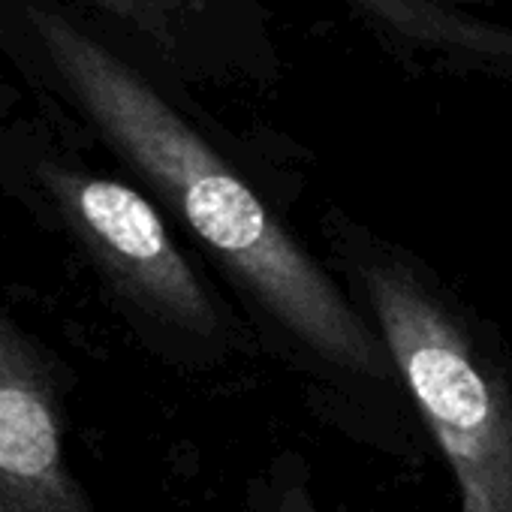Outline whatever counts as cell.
<instances>
[{
    "label": "cell",
    "mask_w": 512,
    "mask_h": 512,
    "mask_svg": "<svg viewBox=\"0 0 512 512\" xmlns=\"http://www.w3.org/2000/svg\"><path fill=\"white\" fill-rule=\"evenodd\" d=\"M31 22L97 130L293 341L353 377L395 374L380 332L350 308L260 196L136 70L58 13L31 10Z\"/></svg>",
    "instance_id": "6da1fadb"
},
{
    "label": "cell",
    "mask_w": 512,
    "mask_h": 512,
    "mask_svg": "<svg viewBox=\"0 0 512 512\" xmlns=\"http://www.w3.org/2000/svg\"><path fill=\"white\" fill-rule=\"evenodd\" d=\"M43 178L85 247L148 314L193 338L220 332L202 281L142 193L112 178L58 166H46Z\"/></svg>",
    "instance_id": "3957f363"
},
{
    "label": "cell",
    "mask_w": 512,
    "mask_h": 512,
    "mask_svg": "<svg viewBox=\"0 0 512 512\" xmlns=\"http://www.w3.org/2000/svg\"><path fill=\"white\" fill-rule=\"evenodd\" d=\"M395 374L458 485V512H512V380L425 281L395 260L362 269Z\"/></svg>",
    "instance_id": "7a4b0ae2"
},
{
    "label": "cell",
    "mask_w": 512,
    "mask_h": 512,
    "mask_svg": "<svg viewBox=\"0 0 512 512\" xmlns=\"http://www.w3.org/2000/svg\"><path fill=\"white\" fill-rule=\"evenodd\" d=\"M244 512H326L314 473L296 455H278L244 488Z\"/></svg>",
    "instance_id": "5b68a950"
},
{
    "label": "cell",
    "mask_w": 512,
    "mask_h": 512,
    "mask_svg": "<svg viewBox=\"0 0 512 512\" xmlns=\"http://www.w3.org/2000/svg\"><path fill=\"white\" fill-rule=\"evenodd\" d=\"M94 4L109 10L115 19L127 22L130 28L142 31L154 43L169 46L190 0H94Z\"/></svg>",
    "instance_id": "8992f818"
},
{
    "label": "cell",
    "mask_w": 512,
    "mask_h": 512,
    "mask_svg": "<svg viewBox=\"0 0 512 512\" xmlns=\"http://www.w3.org/2000/svg\"><path fill=\"white\" fill-rule=\"evenodd\" d=\"M0 512H97L67 464L55 386L0 320Z\"/></svg>",
    "instance_id": "277c9868"
}]
</instances>
